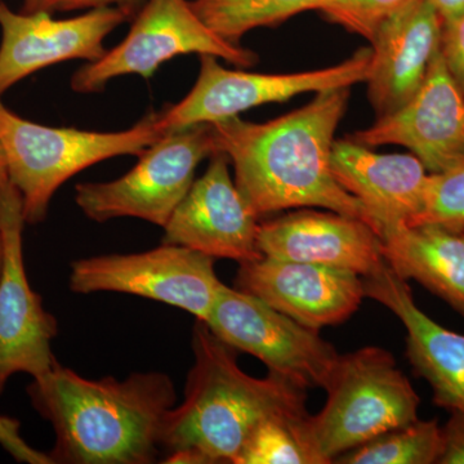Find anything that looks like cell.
I'll return each instance as SVG.
<instances>
[{"mask_svg": "<svg viewBox=\"0 0 464 464\" xmlns=\"http://www.w3.org/2000/svg\"><path fill=\"white\" fill-rule=\"evenodd\" d=\"M350 88L317 92L304 108L266 123L239 116L212 125L216 152H224L235 183L258 217L295 208H323L368 222L364 206L332 173L338 125Z\"/></svg>", "mask_w": 464, "mask_h": 464, "instance_id": "1", "label": "cell"}, {"mask_svg": "<svg viewBox=\"0 0 464 464\" xmlns=\"http://www.w3.org/2000/svg\"><path fill=\"white\" fill-rule=\"evenodd\" d=\"M27 393L53 427V464L157 462L161 426L177 400L173 381L159 372L91 381L60 362Z\"/></svg>", "mask_w": 464, "mask_h": 464, "instance_id": "2", "label": "cell"}, {"mask_svg": "<svg viewBox=\"0 0 464 464\" xmlns=\"http://www.w3.org/2000/svg\"><path fill=\"white\" fill-rule=\"evenodd\" d=\"M194 365L181 405L164 418L160 450L166 463L235 464L244 442L268 418L304 415L306 390L270 373L255 378L237 364L235 348L197 319Z\"/></svg>", "mask_w": 464, "mask_h": 464, "instance_id": "3", "label": "cell"}, {"mask_svg": "<svg viewBox=\"0 0 464 464\" xmlns=\"http://www.w3.org/2000/svg\"><path fill=\"white\" fill-rule=\"evenodd\" d=\"M157 114L121 132H91L34 123L0 100V145L7 160L8 179L23 198L26 224H41L52 198L75 174L100 161L141 155L164 136Z\"/></svg>", "mask_w": 464, "mask_h": 464, "instance_id": "4", "label": "cell"}, {"mask_svg": "<svg viewBox=\"0 0 464 464\" xmlns=\"http://www.w3.org/2000/svg\"><path fill=\"white\" fill-rule=\"evenodd\" d=\"M324 390L328 398L323 411L304 420L323 464L418 420L420 396L393 356L381 347L340 355Z\"/></svg>", "mask_w": 464, "mask_h": 464, "instance_id": "5", "label": "cell"}, {"mask_svg": "<svg viewBox=\"0 0 464 464\" xmlns=\"http://www.w3.org/2000/svg\"><path fill=\"white\" fill-rule=\"evenodd\" d=\"M213 154L212 125L173 130L149 146L121 179L78 183L76 204L92 221L134 217L164 227L190 190L198 166Z\"/></svg>", "mask_w": 464, "mask_h": 464, "instance_id": "6", "label": "cell"}, {"mask_svg": "<svg viewBox=\"0 0 464 464\" xmlns=\"http://www.w3.org/2000/svg\"><path fill=\"white\" fill-rule=\"evenodd\" d=\"M186 54L215 56L241 69L258 63L256 52L210 30L190 0H146L124 41L76 70L70 85L76 93H97L119 76L151 78L164 63Z\"/></svg>", "mask_w": 464, "mask_h": 464, "instance_id": "7", "label": "cell"}, {"mask_svg": "<svg viewBox=\"0 0 464 464\" xmlns=\"http://www.w3.org/2000/svg\"><path fill=\"white\" fill-rule=\"evenodd\" d=\"M215 56H200V72L192 90L176 105L157 114L161 133L197 124H213L266 103L284 102L302 93L351 88L365 83L372 48H362L343 63L311 72L256 74L225 69Z\"/></svg>", "mask_w": 464, "mask_h": 464, "instance_id": "8", "label": "cell"}, {"mask_svg": "<svg viewBox=\"0 0 464 464\" xmlns=\"http://www.w3.org/2000/svg\"><path fill=\"white\" fill-rule=\"evenodd\" d=\"M203 322L226 344L257 357L270 373L301 389H325L340 357L320 331L224 283Z\"/></svg>", "mask_w": 464, "mask_h": 464, "instance_id": "9", "label": "cell"}, {"mask_svg": "<svg viewBox=\"0 0 464 464\" xmlns=\"http://www.w3.org/2000/svg\"><path fill=\"white\" fill-rule=\"evenodd\" d=\"M70 289L78 295L123 293L154 299L206 320L222 285L215 258L172 244L133 255L79 259L70 266Z\"/></svg>", "mask_w": 464, "mask_h": 464, "instance_id": "10", "label": "cell"}, {"mask_svg": "<svg viewBox=\"0 0 464 464\" xmlns=\"http://www.w3.org/2000/svg\"><path fill=\"white\" fill-rule=\"evenodd\" d=\"M23 198L11 182L0 183V393L12 375L27 373L34 380L50 373L57 364L52 341L57 322L34 292L24 265Z\"/></svg>", "mask_w": 464, "mask_h": 464, "instance_id": "11", "label": "cell"}, {"mask_svg": "<svg viewBox=\"0 0 464 464\" xmlns=\"http://www.w3.org/2000/svg\"><path fill=\"white\" fill-rule=\"evenodd\" d=\"M134 9L136 5H114L56 20L50 14H17L0 0V96L45 67L69 60H100L108 52L105 39L134 16Z\"/></svg>", "mask_w": 464, "mask_h": 464, "instance_id": "12", "label": "cell"}, {"mask_svg": "<svg viewBox=\"0 0 464 464\" xmlns=\"http://www.w3.org/2000/svg\"><path fill=\"white\" fill-rule=\"evenodd\" d=\"M230 166L224 152L210 157L207 172L195 179L164 226V244L239 265L264 257L257 246L259 217L232 181Z\"/></svg>", "mask_w": 464, "mask_h": 464, "instance_id": "13", "label": "cell"}, {"mask_svg": "<svg viewBox=\"0 0 464 464\" xmlns=\"http://www.w3.org/2000/svg\"><path fill=\"white\" fill-rule=\"evenodd\" d=\"M368 148L400 145L411 150L429 173L464 161V96L449 74L441 52L413 99L371 127L348 137Z\"/></svg>", "mask_w": 464, "mask_h": 464, "instance_id": "14", "label": "cell"}, {"mask_svg": "<svg viewBox=\"0 0 464 464\" xmlns=\"http://www.w3.org/2000/svg\"><path fill=\"white\" fill-rule=\"evenodd\" d=\"M235 286L315 331L346 322L365 298L353 271L270 257L240 264Z\"/></svg>", "mask_w": 464, "mask_h": 464, "instance_id": "15", "label": "cell"}, {"mask_svg": "<svg viewBox=\"0 0 464 464\" xmlns=\"http://www.w3.org/2000/svg\"><path fill=\"white\" fill-rule=\"evenodd\" d=\"M257 246L264 257L328 266L362 277L386 264L380 235L368 222L328 209L301 208L259 222Z\"/></svg>", "mask_w": 464, "mask_h": 464, "instance_id": "16", "label": "cell"}, {"mask_svg": "<svg viewBox=\"0 0 464 464\" xmlns=\"http://www.w3.org/2000/svg\"><path fill=\"white\" fill-rule=\"evenodd\" d=\"M331 168L342 188L364 206L378 235L413 226L422 212L430 173L413 154H378L353 140H335Z\"/></svg>", "mask_w": 464, "mask_h": 464, "instance_id": "17", "label": "cell"}, {"mask_svg": "<svg viewBox=\"0 0 464 464\" xmlns=\"http://www.w3.org/2000/svg\"><path fill=\"white\" fill-rule=\"evenodd\" d=\"M442 24L429 0H413L375 34L365 83L378 118L401 109L422 87L440 50Z\"/></svg>", "mask_w": 464, "mask_h": 464, "instance_id": "18", "label": "cell"}, {"mask_svg": "<svg viewBox=\"0 0 464 464\" xmlns=\"http://www.w3.org/2000/svg\"><path fill=\"white\" fill-rule=\"evenodd\" d=\"M362 280L365 297L389 308L405 326L406 357L415 373L429 382L433 402L450 413L464 414V335L426 315L406 280L387 262Z\"/></svg>", "mask_w": 464, "mask_h": 464, "instance_id": "19", "label": "cell"}, {"mask_svg": "<svg viewBox=\"0 0 464 464\" xmlns=\"http://www.w3.org/2000/svg\"><path fill=\"white\" fill-rule=\"evenodd\" d=\"M390 267L464 316V230L439 224L395 226L380 234Z\"/></svg>", "mask_w": 464, "mask_h": 464, "instance_id": "20", "label": "cell"}, {"mask_svg": "<svg viewBox=\"0 0 464 464\" xmlns=\"http://www.w3.org/2000/svg\"><path fill=\"white\" fill-rule=\"evenodd\" d=\"M324 0H191L192 8L210 30L232 44L258 27L277 26Z\"/></svg>", "mask_w": 464, "mask_h": 464, "instance_id": "21", "label": "cell"}, {"mask_svg": "<svg viewBox=\"0 0 464 464\" xmlns=\"http://www.w3.org/2000/svg\"><path fill=\"white\" fill-rule=\"evenodd\" d=\"M441 450V429L438 420H420L390 430L369 440L334 463L342 464H432Z\"/></svg>", "mask_w": 464, "mask_h": 464, "instance_id": "22", "label": "cell"}, {"mask_svg": "<svg viewBox=\"0 0 464 464\" xmlns=\"http://www.w3.org/2000/svg\"><path fill=\"white\" fill-rule=\"evenodd\" d=\"M307 415H284L259 423L235 464H323L307 438Z\"/></svg>", "mask_w": 464, "mask_h": 464, "instance_id": "23", "label": "cell"}, {"mask_svg": "<svg viewBox=\"0 0 464 464\" xmlns=\"http://www.w3.org/2000/svg\"><path fill=\"white\" fill-rule=\"evenodd\" d=\"M439 224L464 230V161L441 173H430L422 212L414 225Z\"/></svg>", "mask_w": 464, "mask_h": 464, "instance_id": "24", "label": "cell"}, {"mask_svg": "<svg viewBox=\"0 0 464 464\" xmlns=\"http://www.w3.org/2000/svg\"><path fill=\"white\" fill-rule=\"evenodd\" d=\"M413 0H324L317 12L369 43L391 17Z\"/></svg>", "mask_w": 464, "mask_h": 464, "instance_id": "25", "label": "cell"}, {"mask_svg": "<svg viewBox=\"0 0 464 464\" xmlns=\"http://www.w3.org/2000/svg\"><path fill=\"white\" fill-rule=\"evenodd\" d=\"M440 52L449 74L464 96V14L442 24Z\"/></svg>", "mask_w": 464, "mask_h": 464, "instance_id": "26", "label": "cell"}, {"mask_svg": "<svg viewBox=\"0 0 464 464\" xmlns=\"http://www.w3.org/2000/svg\"><path fill=\"white\" fill-rule=\"evenodd\" d=\"M0 445L18 462L29 464H53L50 454L30 447L20 435V422L14 418L0 415Z\"/></svg>", "mask_w": 464, "mask_h": 464, "instance_id": "27", "label": "cell"}, {"mask_svg": "<svg viewBox=\"0 0 464 464\" xmlns=\"http://www.w3.org/2000/svg\"><path fill=\"white\" fill-rule=\"evenodd\" d=\"M25 14H50L56 12L82 11L114 7V5H137L140 0H23Z\"/></svg>", "mask_w": 464, "mask_h": 464, "instance_id": "28", "label": "cell"}, {"mask_svg": "<svg viewBox=\"0 0 464 464\" xmlns=\"http://www.w3.org/2000/svg\"><path fill=\"white\" fill-rule=\"evenodd\" d=\"M440 464H464V414L451 413L450 420L441 429Z\"/></svg>", "mask_w": 464, "mask_h": 464, "instance_id": "29", "label": "cell"}, {"mask_svg": "<svg viewBox=\"0 0 464 464\" xmlns=\"http://www.w3.org/2000/svg\"><path fill=\"white\" fill-rule=\"evenodd\" d=\"M429 2L444 21L464 14V0H429Z\"/></svg>", "mask_w": 464, "mask_h": 464, "instance_id": "30", "label": "cell"}, {"mask_svg": "<svg viewBox=\"0 0 464 464\" xmlns=\"http://www.w3.org/2000/svg\"><path fill=\"white\" fill-rule=\"evenodd\" d=\"M8 181L7 160H5V151L0 145V183Z\"/></svg>", "mask_w": 464, "mask_h": 464, "instance_id": "31", "label": "cell"}, {"mask_svg": "<svg viewBox=\"0 0 464 464\" xmlns=\"http://www.w3.org/2000/svg\"><path fill=\"white\" fill-rule=\"evenodd\" d=\"M2 265H3V246H2V239H0V271H2Z\"/></svg>", "mask_w": 464, "mask_h": 464, "instance_id": "32", "label": "cell"}]
</instances>
